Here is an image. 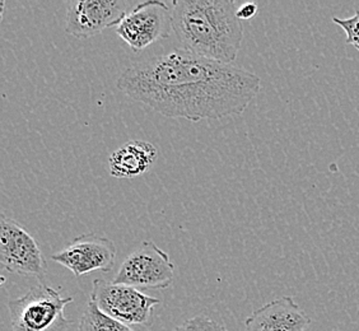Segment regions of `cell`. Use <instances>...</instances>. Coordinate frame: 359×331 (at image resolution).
Segmentation results:
<instances>
[{"label":"cell","mask_w":359,"mask_h":331,"mask_svg":"<svg viewBox=\"0 0 359 331\" xmlns=\"http://www.w3.org/2000/svg\"><path fill=\"white\" fill-rule=\"evenodd\" d=\"M116 87L159 115L199 123L241 115L262 90V79L233 64L176 48L126 68Z\"/></svg>","instance_id":"cell-1"},{"label":"cell","mask_w":359,"mask_h":331,"mask_svg":"<svg viewBox=\"0 0 359 331\" xmlns=\"http://www.w3.org/2000/svg\"><path fill=\"white\" fill-rule=\"evenodd\" d=\"M172 27L184 50L232 64L243 41V25L233 0H173Z\"/></svg>","instance_id":"cell-2"},{"label":"cell","mask_w":359,"mask_h":331,"mask_svg":"<svg viewBox=\"0 0 359 331\" xmlns=\"http://www.w3.org/2000/svg\"><path fill=\"white\" fill-rule=\"evenodd\" d=\"M73 297H62L60 290L37 284L26 295L11 299L12 331H69L73 321L65 316V307Z\"/></svg>","instance_id":"cell-3"},{"label":"cell","mask_w":359,"mask_h":331,"mask_svg":"<svg viewBox=\"0 0 359 331\" xmlns=\"http://www.w3.org/2000/svg\"><path fill=\"white\" fill-rule=\"evenodd\" d=\"M175 279V265L166 251L144 241L125 259L112 283L137 290H166Z\"/></svg>","instance_id":"cell-4"},{"label":"cell","mask_w":359,"mask_h":331,"mask_svg":"<svg viewBox=\"0 0 359 331\" xmlns=\"http://www.w3.org/2000/svg\"><path fill=\"white\" fill-rule=\"evenodd\" d=\"M90 299L104 315L129 326L151 324L153 309L161 304L158 298L147 296L137 288L104 279L92 283Z\"/></svg>","instance_id":"cell-5"},{"label":"cell","mask_w":359,"mask_h":331,"mask_svg":"<svg viewBox=\"0 0 359 331\" xmlns=\"http://www.w3.org/2000/svg\"><path fill=\"white\" fill-rule=\"evenodd\" d=\"M0 264L9 273L39 281L45 278L48 270L35 238L18 222L4 214L0 221Z\"/></svg>","instance_id":"cell-6"},{"label":"cell","mask_w":359,"mask_h":331,"mask_svg":"<svg viewBox=\"0 0 359 331\" xmlns=\"http://www.w3.org/2000/svg\"><path fill=\"white\" fill-rule=\"evenodd\" d=\"M172 11L165 1L138 3L118 23L116 34L135 54L167 39L172 31Z\"/></svg>","instance_id":"cell-7"},{"label":"cell","mask_w":359,"mask_h":331,"mask_svg":"<svg viewBox=\"0 0 359 331\" xmlns=\"http://www.w3.org/2000/svg\"><path fill=\"white\" fill-rule=\"evenodd\" d=\"M133 9L124 0H73L68 3L65 32L76 39H90L110 27H118Z\"/></svg>","instance_id":"cell-8"},{"label":"cell","mask_w":359,"mask_h":331,"mask_svg":"<svg viewBox=\"0 0 359 331\" xmlns=\"http://www.w3.org/2000/svg\"><path fill=\"white\" fill-rule=\"evenodd\" d=\"M116 246L110 238L96 234L78 236L67 248L51 256L53 262L69 269L76 276L92 271L109 273L116 262Z\"/></svg>","instance_id":"cell-9"},{"label":"cell","mask_w":359,"mask_h":331,"mask_svg":"<svg viewBox=\"0 0 359 331\" xmlns=\"http://www.w3.org/2000/svg\"><path fill=\"white\" fill-rule=\"evenodd\" d=\"M309 318L292 297L276 298L254 311L245 320L246 331H307Z\"/></svg>","instance_id":"cell-10"},{"label":"cell","mask_w":359,"mask_h":331,"mask_svg":"<svg viewBox=\"0 0 359 331\" xmlns=\"http://www.w3.org/2000/svg\"><path fill=\"white\" fill-rule=\"evenodd\" d=\"M158 158L157 148L145 140H129L109 158L110 175L116 179H134L147 173Z\"/></svg>","instance_id":"cell-11"},{"label":"cell","mask_w":359,"mask_h":331,"mask_svg":"<svg viewBox=\"0 0 359 331\" xmlns=\"http://www.w3.org/2000/svg\"><path fill=\"white\" fill-rule=\"evenodd\" d=\"M78 331H137L129 325L123 324L118 320L104 315L102 311L97 307V304L90 301L87 304Z\"/></svg>","instance_id":"cell-12"},{"label":"cell","mask_w":359,"mask_h":331,"mask_svg":"<svg viewBox=\"0 0 359 331\" xmlns=\"http://www.w3.org/2000/svg\"><path fill=\"white\" fill-rule=\"evenodd\" d=\"M173 331H228L226 326L215 321L209 316H194L189 318L180 326H176Z\"/></svg>","instance_id":"cell-13"},{"label":"cell","mask_w":359,"mask_h":331,"mask_svg":"<svg viewBox=\"0 0 359 331\" xmlns=\"http://www.w3.org/2000/svg\"><path fill=\"white\" fill-rule=\"evenodd\" d=\"M332 22L343 28L346 32V43L352 45L359 51V9H355V13L349 18H338L334 17Z\"/></svg>","instance_id":"cell-14"},{"label":"cell","mask_w":359,"mask_h":331,"mask_svg":"<svg viewBox=\"0 0 359 331\" xmlns=\"http://www.w3.org/2000/svg\"><path fill=\"white\" fill-rule=\"evenodd\" d=\"M259 7L256 3H245L237 11V17L240 18V21H249L251 18H254L257 14Z\"/></svg>","instance_id":"cell-15"}]
</instances>
